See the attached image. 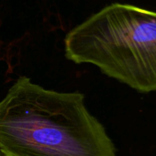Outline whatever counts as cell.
Returning a JSON list of instances; mask_svg holds the SVG:
<instances>
[{
    "instance_id": "6da1fadb",
    "label": "cell",
    "mask_w": 156,
    "mask_h": 156,
    "mask_svg": "<svg viewBox=\"0 0 156 156\" xmlns=\"http://www.w3.org/2000/svg\"><path fill=\"white\" fill-rule=\"evenodd\" d=\"M2 156H116L103 124L80 92L18 78L0 101Z\"/></svg>"
},
{
    "instance_id": "7a4b0ae2",
    "label": "cell",
    "mask_w": 156,
    "mask_h": 156,
    "mask_svg": "<svg viewBox=\"0 0 156 156\" xmlns=\"http://www.w3.org/2000/svg\"><path fill=\"white\" fill-rule=\"evenodd\" d=\"M64 52L141 93L156 91V12L107 5L67 33Z\"/></svg>"
},
{
    "instance_id": "3957f363",
    "label": "cell",
    "mask_w": 156,
    "mask_h": 156,
    "mask_svg": "<svg viewBox=\"0 0 156 156\" xmlns=\"http://www.w3.org/2000/svg\"><path fill=\"white\" fill-rule=\"evenodd\" d=\"M0 156H2V155H1V154H0Z\"/></svg>"
}]
</instances>
